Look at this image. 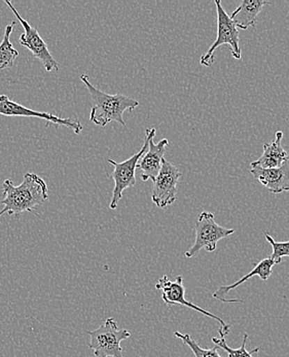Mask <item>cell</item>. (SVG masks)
Instances as JSON below:
<instances>
[{
    "label": "cell",
    "mask_w": 289,
    "mask_h": 357,
    "mask_svg": "<svg viewBox=\"0 0 289 357\" xmlns=\"http://www.w3.org/2000/svg\"><path fill=\"white\" fill-rule=\"evenodd\" d=\"M2 192L3 208L0 211V218L4 214H12L19 218L23 212L36 213L34 208L49 198L47 183L36 173H26L22 183L18 187L14 185L10 179H6L2 185Z\"/></svg>",
    "instance_id": "1"
},
{
    "label": "cell",
    "mask_w": 289,
    "mask_h": 357,
    "mask_svg": "<svg viewBox=\"0 0 289 357\" xmlns=\"http://www.w3.org/2000/svg\"><path fill=\"white\" fill-rule=\"evenodd\" d=\"M81 79L87 86L94 103L90 114L91 122L100 127H105L111 122H116L125 126L126 124L123 119V114L126 110L132 112L139 105V102L123 94L109 95L99 90L91 83L88 75H81Z\"/></svg>",
    "instance_id": "2"
},
{
    "label": "cell",
    "mask_w": 289,
    "mask_h": 357,
    "mask_svg": "<svg viewBox=\"0 0 289 357\" xmlns=\"http://www.w3.org/2000/svg\"><path fill=\"white\" fill-rule=\"evenodd\" d=\"M90 349L94 350L96 357H123L120 342L131 337L126 328H118L114 318H109L97 330L89 331Z\"/></svg>",
    "instance_id": "3"
},
{
    "label": "cell",
    "mask_w": 289,
    "mask_h": 357,
    "mask_svg": "<svg viewBox=\"0 0 289 357\" xmlns=\"http://www.w3.org/2000/svg\"><path fill=\"white\" fill-rule=\"evenodd\" d=\"M217 14V38L212 43L208 51L203 54L201 57L200 64L202 66L210 67L214 63V52L221 45H228L231 47L232 56L235 59H241V49L239 45L238 28L235 25L231 17L224 10L223 4L219 0H215Z\"/></svg>",
    "instance_id": "4"
},
{
    "label": "cell",
    "mask_w": 289,
    "mask_h": 357,
    "mask_svg": "<svg viewBox=\"0 0 289 357\" xmlns=\"http://www.w3.org/2000/svg\"><path fill=\"white\" fill-rule=\"evenodd\" d=\"M150 136V129H146L143 146L137 153L129 158L126 161L118 163L111 159L107 160V162L114 167V172L109 175V177L114 181V192H112L111 202L109 204V208L112 211L118 207V202L123 198L124 190L136 185L135 171L137 169L138 162L140 161L142 155L148 151Z\"/></svg>",
    "instance_id": "5"
},
{
    "label": "cell",
    "mask_w": 289,
    "mask_h": 357,
    "mask_svg": "<svg viewBox=\"0 0 289 357\" xmlns=\"http://www.w3.org/2000/svg\"><path fill=\"white\" fill-rule=\"evenodd\" d=\"M235 233L234 229L219 226L214 220V214L203 211L196 224V239L194 245L185 252L187 259L195 257L200 250L212 252L217 250V242Z\"/></svg>",
    "instance_id": "6"
},
{
    "label": "cell",
    "mask_w": 289,
    "mask_h": 357,
    "mask_svg": "<svg viewBox=\"0 0 289 357\" xmlns=\"http://www.w3.org/2000/svg\"><path fill=\"white\" fill-rule=\"evenodd\" d=\"M156 289L157 291H162V298H163L164 302L168 306L182 305V306L187 307V308L193 309V310L198 311V312L202 313L203 315L207 316V317L212 318V319L219 321L221 324V330H223V333L226 336L230 333L231 326L226 324L221 318L208 312V311L204 310V309L193 304V303L189 302L185 298V287H183L182 276H178L175 280H171L167 275H164L157 281Z\"/></svg>",
    "instance_id": "7"
},
{
    "label": "cell",
    "mask_w": 289,
    "mask_h": 357,
    "mask_svg": "<svg viewBox=\"0 0 289 357\" xmlns=\"http://www.w3.org/2000/svg\"><path fill=\"white\" fill-rule=\"evenodd\" d=\"M4 2L10 6V10L14 13L15 16L22 24L24 33L21 34L20 38H19L20 45L27 47L33 54L34 57L38 58L44 64L45 70L49 71V73L53 70H59V63L53 57L51 52L49 51L47 43L42 40L38 30L32 27L27 21L24 20L21 15L17 12L16 8L13 6L12 2L8 1V0H4Z\"/></svg>",
    "instance_id": "8"
},
{
    "label": "cell",
    "mask_w": 289,
    "mask_h": 357,
    "mask_svg": "<svg viewBox=\"0 0 289 357\" xmlns=\"http://www.w3.org/2000/svg\"><path fill=\"white\" fill-rule=\"evenodd\" d=\"M181 172L173 164L164 160L161 171L154 181L152 200L159 208H167L176 201Z\"/></svg>",
    "instance_id": "9"
},
{
    "label": "cell",
    "mask_w": 289,
    "mask_h": 357,
    "mask_svg": "<svg viewBox=\"0 0 289 357\" xmlns=\"http://www.w3.org/2000/svg\"><path fill=\"white\" fill-rule=\"evenodd\" d=\"M0 114L6 116H30V118H38L47 121L49 124L56 126H65L72 130L75 134H79L84 130L83 125L77 120L73 119L59 118L49 112H34L30 108L26 107L10 100L6 95H0Z\"/></svg>",
    "instance_id": "10"
},
{
    "label": "cell",
    "mask_w": 289,
    "mask_h": 357,
    "mask_svg": "<svg viewBox=\"0 0 289 357\" xmlns=\"http://www.w3.org/2000/svg\"><path fill=\"white\" fill-rule=\"evenodd\" d=\"M150 144L148 149L143 155H142L140 161L138 162L137 168L142 171L141 179L143 181H153L157 178V174L161 171L163 161L165 160L166 149L169 146V140L162 139L161 142L155 144L154 139L156 136L157 130L155 128L150 129Z\"/></svg>",
    "instance_id": "11"
},
{
    "label": "cell",
    "mask_w": 289,
    "mask_h": 357,
    "mask_svg": "<svg viewBox=\"0 0 289 357\" xmlns=\"http://www.w3.org/2000/svg\"><path fill=\"white\" fill-rule=\"evenodd\" d=\"M250 173L273 194L289 192V157L280 167L263 169L256 166Z\"/></svg>",
    "instance_id": "12"
},
{
    "label": "cell",
    "mask_w": 289,
    "mask_h": 357,
    "mask_svg": "<svg viewBox=\"0 0 289 357\" xmlns=\"http://www.w3.org/2000/svg\"><path fill=\"white\" fill-rule=\"evenodd\" d=\"M283 132H276L275 140L265 144L263 146V155L256 161L252 162L251 167H260L263 169L278 168L288 159V151L282 146Z\"/></svg>",
    "instance_id": "13"
},
{
    "label": "cell",
    "mask_w": 289,
    "mask_h": 357,
    "mask_svg": "<svg viewBox=\"0 0 289 357\" xmlns=\"http://www.w3.org/2000/svg\"><path fill=\"white\" fill-rule=\"evenodd\" d=\"M274 266H275V263L272 261L271 257H267V259H263L260 261L258 265L254 267V269L252 271H250L249 273L246 274L245 276H243L240 280L237 281V282L233 283L231 285H226V287H221L213 294V298H217V300L221 301L224 303H242L243 301L240 300H228V298H226V294L230 293L233 289H237V287H240L241 284L246 282L248 279L251 278L253 276L260 277L262 280L266 281L269 279V277L271 276L272 269H273Z\"/></svg>",
    "instance_id": "14"
},
{
    "label": "cell",
    "mask_w": 289,
    "mask_h": 357,
    "mask_svg": "<svg viewBox=\"0 0 289 357\" xmlns=\"http://www.w3.org/2000/svg\"><path fill=\"white\" fill-rule=\"evenodd\" d=\"M271 2L265 0H243L240 6L231 15V19L239 29L245 30L256 26L260 13L266 4Z\"/></svg>",
    "instance_id": "15"
},
{
    "label": "cell",
    "mask_w": 289,
    "mask_h": 357,
    "mask_svg": "<svg viewBox=\"0 0 289 357\" xmlns=\"http://www.w3.org/2000/svg\"><path fill=\"white\" fill-rule=\"evenodd\" d=\"M15 22H10L4 30L3 38L0 43V70L2 69L10 68L14 64L15 60L18 57L19 53L12 42H10V34H12Z\"/></svg>",
    "instance_id": "16"
},
{
    "label": "cell",
    "mask_w": 289,
    "mask_h": 357,
    "mask_svg": "<svg viewBox=\"0 0 289 357\" xmlns=\"http://www.w3.org/2000/svg\"><path fill=\"white\" fill-rule=\"evenodd\" d=\"M219 337H212V342L219 348L224 350L228 354V357H253L254 354H258L260 351V348H256V349L251 350V351H247L246 350V342L248 340V335L244 334L243 337L242 345L238 349H233L230 346H228L226 342V335L224 334L221 328H219Z\"/></svg>",
    "instance_id": "17"
},
{
    "label": "cell",
    "mask_w": 289,
    "mask_h": 357,
    "mask_svg": "<svg viewBox=\"0 0 289 357\" xmlns=\"http://www.w3.org/2000/svg\"><path fill=\"white\" fill-rule=\"evenodd\" d=\"M174 335H175L176 337L180 339L185 345L191 348L195 357H221L219 351H217L219 350L217 346L211 348V349H204V348L201 347L199 344L189 334H181V333L175 332Z\"/></svg>",
    "instance_id": "18"
},
{
    "label": "cell",
    "mask_w": 289,
    "mask_h": 357,
    "mask_svg": "<svg viewBox=\"0 0 289 357\" xmlns=\"http://www.w3.org/2000/svg\"><path fill=\"white\" fill-rule=\"evenodd\" d=\"M267 241L271 244L273 248V255H271L272 261L275 263V265L282 263V257H289V241L286 242H277L274 240L272 236L269 234L265 233Z\"/></svg>",
    "instance_id": "19"
}]
</instances>
